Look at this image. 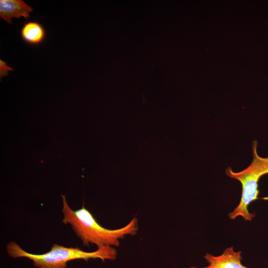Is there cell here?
I'll use <instances>...</instances> for the list:
<instances>
[{
	"instance_id": "obj_4",
	"label": "cell",
	"mask_w": 268,
	"mask_h": 268,
	"mask_svg": "<svg viewBox=\"0 0 268 268\" xmlns=\"http://www.w3.org/2000/svg\"><path fill=\"white\" fill-rule=\"evenodd\" d=\"M241 251L235 252L233 247L227 248L218 256L206 253L204 258L208 265L203 268L190 267L188 268H248L243 265Z\"/></svg>"
},
{
	"instance_id": "obj_1",
	"label": "cell",
	"mask_w": 268,
	"mask_h": 268,
	"mask_svg": "<svg viewBox=\"0 0 268 268\" xmlns=\"http://www.w3.org/2000/svg\"><path fill=\"white\" fill-rule=\"evenodd\" d=\"M64 217L62 221L69 224L84 246L95 244L98 248L104 246H119L120 240L125 236L134 234L138 229L137 220L133 218L124 227L109 229L100 225L91 212L83 205L82 208L72 210L68 205L66 196L61 195Z\"/></svg>"
},
{
	"instance_id": "obj_6",
	"label": "cell",
	"mask_w": 268,
	"mask_h": 268,
	"mask_svg": "<svg viewBox=\"0 0 268 268\" xmlns=\"http://www.w3.org/2000/svg\"><path fill=\"white\" fill-rule=\"evenodd\" d=\"M22 39L32 45H38L45 40L46 32L43 26L38 22L29 21L24 22L20 30Z\"/></svg>"
},
{
	"instance_id": "obj_3",
	"label": "cell",
	"mask_w": 268,
	"mask_h": 268,
	"mask_svg": "<svg viewBox=\"0 0 268 268\" xmlns=\"http://www.w3.org/2000/svg\"><path fill=\"white\" fill-rule=\"evenodd\" d=\"M258 144L257 141H253V160L246 169L238 172H233L231 167L226 169L227 176L238 180L242 185L240 202L229 214L231 219L242 216L245 220L251 221L255 216V214L249 212L248 206L252 202L259 199L258 182L262 176L268 174V157H263L258 154Z\"/></svg>"
},
{
	"instance_id": "obj_2",
	"label": "cell",
	"mask_w": 268,
	"mask_h": 268,
	"mask_svg": "<svg viewBox=\"0 0 268 268\" xmlns=\"http://www.w3.org/2000/svg\"><path fill=\"white\" fill-rule=\"evenodd\" d=\"M8 254L13 258H27L33 262L38 268H66L67 263L76 259L87 261L90 259L113 260L117 252L114 248L104 246L94 252H87L78 247H66L54 244L50 251L42 254H33L26 252L15 242H10L6 246Z\"/></svg>"
},
{
	"instance_id": "obj_5",
	"label": "cell",
	"mask_w": 268,
	"mask_h": 268,
	"mask_svg": "<svg viewBox=\"0 0 268 268\" xmlns=\"http://www.w3.org/2000/svg\"><path fill=\"white\" fill-rule=\"evenodd\" d=\"M32 11L33 8L23 0H0V17L9 24L13 18L23 17L27 20Z\"/></svg>"
}]
</instances>
